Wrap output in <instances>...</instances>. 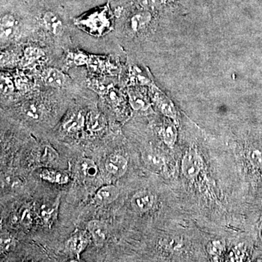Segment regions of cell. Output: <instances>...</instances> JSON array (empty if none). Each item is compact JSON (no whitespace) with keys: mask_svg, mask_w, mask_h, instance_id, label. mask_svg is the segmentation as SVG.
<instances>
[{"mask_svg":"<svg viewBox=\"0 0 262 262\" xmlns=\"http://www.w3.org/2000/svg\"><path fill=\"white\" fill-rule=\"evenodd\" d=\"M75 24L84 32L97 37H102L113 28L111 16L106 10L77 18Z\"/></svg>","mask_w":262,"mask_h":262,"instance_id":"cell-1","label":"cell"},{"mask_svg":"<svg viewBox=\"0 0 262 262\" xmlns=\"http://www.w3.org/2000/svg\"><path fill=\"white\" fill-rule=\"evenodd\" d=\"M203 168V161L195 147H190L182 160V170L184 177L189 180L198 177Z\"/></svg>","mask_w":262,"mask_h":262,"instance_id":"cell-2","label":"cell"},{"mask_svg":"<svg viewBox=\"0 0 262 262\" xmlns=\"http://www.w3.org/2000/svg\"><path fill=\"white\" fill-rule=\"evenodd\" d=\"M20 31V24L16 17L13 14H5L2 17L0 22V36L1 42L11 41L18 36Z\"/></svg>","mask_w":262,"mask_h":262,"instance_id":"cell-3","label":"cell"},{"mask_svg":"<svg viewBox=\"0 0 262 262\" xmlns=\"http://www.w3.org/2000/svg\"><path fill=\"white\" fill-rule=\"evenodd\" d=\"M156 196L149 191H141L136 193L131 199V206L139 213H145L154 206Z\"/></svg>","mask_w":262,"mask_h":262,"instance_id":"cell-4","label":"cell"},{"mask_svg":"<svg viewBox=\"0 0 262 262\" xmlns=\"http://www.w3.org/2000/svg\"><path fill=\"white\" fill-rule=\"evenodd\" d=\"M128 167L127 160L120 155H110L105 163V168L108 173L117 178L125 175Z\"/></svg>","mask_w":262,"mask_h":262,"instance_id":"cell-5","label":"cell"},{"mask_svg":"<svg viewBox=\"0 0 262 262\" xmlns=\"http://www.w3.org/2000/svg\"><path fill=\"white\" fill-rule=\"evenodd\" d=\"M88 229L92 236L95 244L102 247L108 238V227L104 222L99 220H93L88 224Z\"/></svg>","mask_w":262,"mask_h":262,"instance_id":"cell-6","label":"cell"},{"mask_svg":"<svg viewBox=\"0 0 262 262\" xmlns=\"http://www.w3.org/2000/svg\"><path fill=\"white\" fill-rule=\"evenodd\" d=\"M120 192L114 185H106L100 188L96 193L94 200L98 206H107L116 201Z\"/></svg>","mask_w":262,"mask_h":262,"instance_id":"cell-7","label":"cell"},{"mask_svg":"<svg viewBox=\"0 0 262 262\" xmlns=\"http://www.w3.org/2000/svg\"><path fill=\"white\" fill-rule=\"evenodd\" d=\"M89 239L83 232L74 234L66 243V248L77 258H80V255L89 245Z\"/></svg>","mask_w":262,"mask_h":262,"instance_id":"cell-8","label":"cell"},{"mask_svg":"<svg viewBox=\"0 0 262 262\" xmlns=\"http://www.w3.org/2000/svg\"><path fill=\"white\" fill-rule=\"evenodd\" d=\"M42 80L45 83L53 88H61L67 81V76L61 71L55 68H48L43 72Z\"/></svg>","mask_w":262,"mask_h":262,"instance_id":"cell-9","label":"cell"},{"mask_svg":"<svg viewBox=\"0 0 262 262\" xmlns=\"http://www.w3.org/2000/svg\"><path fill=\"white\" fill-rule=\"evenodd\" d=\"M84 116L82 112H73L67 117L64 122H63V130L67 133H75L81 130L84 125Z\"/></svg>","mask_w":262,"mask_h":262,"instance_id":"cell-10","label":"cell"},{"mask_svg":"<svg viewBox=\"0 0 262 262\" xmlns=\"http://www.w3.org/2000/svg\"><path fill=\"white\" fill-rule=\"evenodd\" d=\"M43 23L45 27L53 35H59L63 29L61 19L54 12L48 11L43 15Z\"/></svg>","mask_w":262,"mask_h":262,"instance_id":"cell-11","label":"cell"},{"mask_svg":"<svg viewBox=\"0 0 262 262\" xmlns=\"http://www.w3.org/2000/svg\"><path fill=\"white\" fill-rule=\"evenodd\" d=\"M142 158L146 166L153 171H162L165 167V161L163 156L155 151H145Z\"/></svg>","mask_w":262,"mask_h":262,"instance_id":"cell-12","label":"cell"},{"mask_svg":"<svg viewBox=\"0 0 262 262\" xmlns=\"http://www.w3.org/2000/svg\"><path fill=\"white\" fill-rule=\"evenodd\" d=\"M39 177L46 182L59 184V185H63L70 182V177L68 174L64 172L58 171V170H51V169H44L39 174Z\"/></svg>","mask_w":262,"mask_h":262,"instance_id":"cell-13","label":"cell"},{"mask_svg":"<svg viewBox=\"0 0 262 262\" xmlns=\"http://www.w3.org/2000/svg\"><path fill=\"white\" fill-rule=\"evenodd\" d=\"M45 53L37 48H27L20 60V65L24 67H32L44 58Z\"/></svg>","mask_w":262,"mask_h":262,"instance_id":"cell-14","label":"cell"},{"mask_svg":"<svg viewBox=\"0 0 262 262\" xmlns=\"http://www.w3.org/2000/svg\"><path fill=\"white\" fill-rule=\"evenodd\" d=\"M106 125V120L103 114L97 111H92L87 117L88 130L92 133L102 130Z\"/></svg>","mask_w":262,"mask_h":262,"instance_id":"cell-15","label":"cell"},{"mask_svg":"<svg viewBox=\"0 0 262 262\" xmlns=\"http://www.w3.org/2000/svg\"><path fill=\"white\" fill-rule=\"evenodd\" d=\"M22 110L26 116L32 119V120H39L42 116V108L38 103L34 102L24 103Z\"/></svg>","mask_w":262,"mask_h":262,"instance_id":"cell-16","label":"cell"},{"mask_svg":"<svg viewBox=\"0 0 262 262\" xmlns=\"http://www.w3.org/2000/svg\"><path fill=\"white\" fill-rule=\"evenodd\" d=\"M80 169L86 177L94 178L97 176L98 169L96 164L92 160L83 158L80 161Z\"/></svg>","mask_w":262,"mask_h":262,"instance_id":"cell-17","label":"cell"},{"mask_svg":"<svg viewBox=\"0 0 262 262\" xmlns=\"http://www.w3.org/2000/svg\"><path fill=\"white\" fill-rule=\"evenodd\" d=\"M90 89L97 93L101 96H106L108 94V91L113 88V84H105L101 81L94 80L90 81Z\"/></svg>","mask_w":262,"mask_h":262,"instance_id":"cell-18","label":"cell"},{"mask_svg":"<svg viewBox=\"0 0 262 262\" xmlns=\"http://www.w3.org/2000/svg\"><path fill=\"white\" fill-rule=\"evenodd\" d=\"M162 136L165 144L170 147H173L177 140V133L173 127L166 126L162 131Z\"/></svg>","mask_w":262,"mask_h":262,"instance_id":"cell-19","label":"cell"},{"mask_svg":"<svg viewBox=\"0 0 262 262\" xmlns=\"http://www.w3.org/2000/svg\"><path fill=\"white\" fill-rule=\"evenodd\" d=\"M15 246V239L9 234H2L0 239V247L1 252H9Z\"/></svg>","mask_w":262,"mask_h":262,"instance_id":"cell-20","label":"cell"},{"mask_svg":"<svg viewBox=\"0 0 262 262\" xmlns=\"http://www.w3.org/2000/svg\"><path fill=\"white\" fill-rule=\"evenodd\" d=\"M13 79L9 76L1 75V93L5 95H9L14 91L15 84Z\"/></svg>","mask_w":262,"mask_h":262,"instance_id":"cell-21","label":"cell"},{"mask_svg":"<svg viewBox=\"0 0 262 262\" xmlns=\"http://www.w3.org/2000/svg\"><path fill=\"white\" fill-rule=\"evenodd\" d=\"M130 101L131 106L134 110H146L148 107V104L145 100L139 97L136 94H130Z\"/></svg>","mask_w":262,"mask_h":262,"instance_id":"cell-22","label":"cell"},{"mask_svg":"<svg viewBox=\"0 0 262 262\" xmlns=\"http://www.w3.org/2000/svg\"><path fill=\"white\" fill-rule=\"evenodd\" d=\"M56 206H43L40 209V216L46 222H49L51 221L53 215L56 212Z\"/></svg>","mask_w":262,"mask_h":262,"instance_id":"cell-23","label":"cell"},{"mask_svg":"<svg viewBox=\"0 0 262 262\" xmlns=\"http://www.w3.org/2000/svg\"><path fill=\"white\" fill-rule=\"evenodd\" d=\"M89 58L90 56L84 54L83 53H80V52L74 53L73 56H72L74 63H75L76 65L78 66L87 65L89 61Z\"/></svg>","mask_w":262,"mask_h":262,"instance_id":"cell-24","label":"cell"},{"mask_svg":"<svg viewBox=\"0 0 262 262\" xmlns=\"http://www.w3.org/2000/svg\"><path fill=\"white\" fill-rule=\"evenodd\" d=\"M249 159L253 165L259 166L262 163V156L261 152L257 149H253L250 151Z\"/></svg>","mask_w":262,"mask_h":262,"instance_id":"cell-25","label":"cell"},{"mask_svg":"<svg viewBox=\"0 0 262 262\" xmlns=\"http://www.w3.org/2000/svg\"><path fill=\"white\" fill-rule=\"evenodd\" d=\"M210 249H211L210 251L211 253L216 254L217 253H220L222 250L223 249V245L222 244L220 241H214V242L212 243Z\"/></svg>","mask_w":262,"mask_h":262,"instance_id":"cell-26","label":"cell"}]
</instances>
